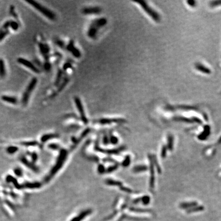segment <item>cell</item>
<instances>
[{
  "label": "cell",
  "mask_w": 221,
  "mask_h": 221,
  "mask_svg": "<svg viewBox=\"0 0 221 221\" xmlns=\"http://www.w3.org/2000/svg\"><path fill=\"white\" fill-rule=\"evenodd\" d=\"M17 150V148L16 147H13V146H11L8 148L7 152L9 153H10V154H12V153H14Z\"/></svg>",
  "instance_id": "obj_21"
},
{
  "label": "cell",
  "mask_w": 221,
  "mask_h": 221,
  "mask_svg": "<svg viewBox=\"0 0 221 221\" xmlns=\"http://www.w3.org/2000/svg\"><path fill=\"white\" fill-rule=\"evenodd\" d=\"M57 136L56 135H45V136H43L42 138H41V141L43 142H46L47 141V140H49L50 139L52 138H55V137H56Z\"/></svg>",
  "instance_id": "obj_16"
},
{
  "label": "cell",
  "mask_w": 221,
  "mask_h": 221,
  "mask_svg": "<svg viewBox=\"0 0 221 221\" xmlns=\"http://www.w3.org/2000/svg\"><path fill=\"white\" fill-rule=\"evenodd\" d=\"M67 157V152L65 150H62L61 152V154L58 157L57 162L56 163L54 167V168L51 171V173L49 175L46 181H49V180L51 179L57 171L59 170L61 168V167H62V165L64 164V162L66 159V158Z\"/></svg>",
  "instance_id": "obj_5"
},
{
  "label": "cell",
  "mask_w": 221,
  "mask_h": 221,
  "mask_svg": "<svg viewBox=\"0 0 221 221\" xmlns=\"http://www.w3.org/2000/svg\"><path fill=\"white\" fill-rule=\"evenodd\" d=\"M111 142L113 144H116V143L118 142V140L115 137H112L111 138Z\"/></svg>",
  "instance_id": "obj_25"
},
{
  "label": "cell",
  "mask_w": 221,
  "mask_h": 221,
  "mask_svg": "<svg viewBox=\"0 0 221 221\" xmlns=\"http://www.w3.org/2000/svg\"><path fill=\"white\" fill-rule=\"evenodd\" d=\"M101 11L99 7H87L82 10V13L84 15H93L99 14Z\"/></svg>",
  "instance_id": "obj_8"
},
{
  "label": "cell",
  "mask_w": 221,
  "mask_h": 221,
  "mask_svg": "<svg viewBox=\"0 0 221 221\" xmlns=\"http://www.w3.org/2000/svg\"><path fill=\"white\" fill-rule=\"evenodd\" d=\"M38 83V79L36 77L32 78L28 85L25 91L23 94L22 98V103L24 106H26L28 103V100L30 96L31 93L35 88L36 85Z\"/></svg>",
  "instance_id": "obj_4"
},
{
  "label": "cell",
  "mask_w": 221,
  "mask_h": 221,
  "mask_svg": "<svg viewBox=\"0 0 221 221\" xmlns=\"http://www.w3.org/2000/svg\"><path fill=\"white\" fill-rule=\"evenodd\" d=\"M130 159L129 158V157L125 159L123 164L124 166H128L129 164V163H130Z\"/></svg>",
  "instance_id": "obj_24"
},
{
  "label": "cell",
  "mask_w": 221,
  "mask_h": 221,
  "mask_svg": "<svg viewBox=\"0 0 221 221\" xmlns=\"http://www.w3.org/2000/svg\"><path fill=\"white\" fill-rule=\"evenodd\" d=\"M209 6L212 8L219 7L221 6V0L212 1L209 3Z\"/></svg>",
  "instance_id": "obj_15"
},
{
  "label": "cell",
  "mask_w": 221,
  "mask_h": 221,
  "mask_svg": "<svg viewBox=\"0 0 221 221\" xmlns=\"http://www.w3.org/2000/svg\"><path fill=\"white\" fill-rule=\"evenodd\" d=\"M74 101H75L76 107H77V109H78V110L79 111V113L80 117H81V118H82L83 121L84 122V124H87L88 122V121L87 118V117L85 116L83 106L82 103V101H81V100L80 99V98L78 97H75L74 98Z\"/></svg>",
  "instance_id": "obj_6"
},
{
  "label": "cell",
  "mask_w": 221,
  "mask_h": 221,
  "mask_svg": "<svg viewBox=\"0 0 221 221\" xmlns=\"http://www.w3.org/2000/svg\"><path fill=\"white\" fill-rule=\"evenodd\" d=\"M17 62L19 63L20 64H22L23 66H25L26 67L28 68L29 69H30L31 71H32L33 72H35V73H39V70L38 68L37 67H35V65H33V63L30 61H29L25 59V58L20 57L19 58H17Z\"/></svg>",
  "instance_id": "obj_7"
},
{
  "label": "cell",
  "mask_w": 221,
  "mask_h": 221,
  "mask_svg": "<svg viewBox=\"0 0 221 221\" xmlns=\"http://www.w3.org/2000/svg\"><path fill=\"white\" fill-rule=\"evenodd\" d=\"M107 23V20L105 18H99L94 20L90 24L87 34L89 38L95 39L96 37L99 29L105 26Z\"/></svg>",
  "instance_id": "obj_1"
},
{
  "label": "cell",
  "mask_w": 221,
  "mask_h": 221,
  "mask_svg": "<svg viewBox=\"0 0 221 221\" xmlns=\"http://www.w3.org/2000/svg\"><path fill=\"white\" fill-rule=\"evenodd\" d=\"M187 4H188V5H189L190 7H195L197 6V2L195 1H191V0H189V1H186Z\"/></svg>",
  "instance_id": "obj_20"
},
{
  "label": "cell",
  "mask_w": 221,
  "mask_h": 221,
  "mask_svg": "<svg viewBox=\"0 0 221 221\" xmlns=\"http://www.w3.org/2000/svg\"><path fill=\"white\" fill-rule=\"evenodd\" d=\"M195 69L202 73H204L205 74H210L211 73V70L206 67L204 64H203L202 63L197 62L195 64Z\"/></svg>",
  "instance_id": "obj_9"
},
{
  "label": "cell",
  "mask_w": 221,
  "mask_h": 221,
  "mask_svg": "<svg viewBox=\"0 0 221 221\" xmlns=\"http://www.w3.org/2000/svg\"><path fill=\"white\" fill-rule=\"evenodd\" d=\"M134 2L138 4V5L142 8V9L145 12L146 14L155 22L157 23H159L161 22V15L154 8L152 7L146 1H138Z\"/></svg>",
  "instance_id": "obj_2"
},
{
  "label": "cell",
  "mask_w": 221,
  "mask_h": 221,
  "mask_svg": "<svg viewBox=\"0 0 221 221\" xmlns=\"http://www.w3.org/2000/svg\"><path fill=\"white\" fill-rule=\"evenodd\" d=\"M68 50L69 51H70L71 53H72L73 55L76 56V57H79L80 55V52H79L78 50H77V49L75 48L74 46L73 45V44L70 43L68 45Z\"/></svg>",
  "instance_id": "obj_13"
},
{
  "label": "cell",
  "mask_w": 221,
  "mask_h": 221,
  "mask_svg": "<svg viewBox=\"0 0 221 221\" xmlns=\"http://www.w3.org/2000/svg\"><path fill=\"white\" fill-rule=\"evenodd\" d=\"M14 7H13V6H10V15H12V16L14 17L15 19L18 20V18H17V15L16 14V13H15V9H14Z\"/></svg>",
  "instance_id": "obj_19"
},
{
  "label": "cell",
  "mask_w": 221,
  "mask_h": 221,
  "mask_svg": "<svg viewBox=\"0 0 221 221\" xmlns=\"http://www.w3.org/2000/svg\"><path fill=\"white\" fill-rule=\"evenodd\" d=\"M149 202H150V199L148 197H144L143 199V202L144 204H147L148 203H149Z\"/></svg>",
  "instance_id": "obj_23"
},
{
  "label": "cell",
  "mask_w": 221,
  "mask_h": 221,
  "mask_svg": "<svg viewBox=\"0 0 221 221\" xmlns=\"http://www.w3.org/2000/svg\"><path fill=\"white\" fill-rule=\"evenodd\" d=\"M39 47L42 54L46 56L47 53L49 52V48L47 45L40 43L39 44Z\"/></svg>",
  "instance_id": "obj_14"
},
{
  "label": "cell",
  "mask_w": 221,
  "mask_h": 221,
  "mask_svg": "<svg viewBox=\"0 0 221 221\" xmlns=\"http://www.w3.org/2000/svg\"><path fill=\"white\" fill-rule=\"evenodd\" d=\"M10 27L13 30L16 31V30H17L18 29H19V24H18L16 22L11 21H10Z\"/></svg>",
  "instance_id": "obj_17"
},
{
  "label": "cell",
  "mask_w": 221,
  "mask_h": 221,
  "mask_svg": "<svg viewBox=\"0 0 221 221\" xmlns=\"http://www.w3.org/2000/svg\"><path fill=\"white\" fill-rule=\"evenodd\" d=\"M6 75V70L5 62L2 58H0V77L4 78Z\"/></svg>",
  "instance_id": "obj_12"
},
{
  "label": "cell",
  "mask_w": 221,
  "mask_h": 221,
  "mask_svg": "<svg viewBox=\"0 0 221 221\" xmlns=\"http://www.w3.org/2000/svg\"><path fill=\"white\" fill-rule=\"evenodd\" d=\"M26 2L33 7L40 13L51 21H54L56 19V15L54 12L49 9L47 7L42 5L34 0H26Z\"/></svg>",
  "instance_id": "obj_3"
},
{
  "label": "cell",
  "mask_w": 221,
  "mask_h": 221,
  "mask_svg": "<svg viewBox=\"0 0 221 221\" xmlns=\"http://www.w3.org/2000/svg\"><path fill=\"white\" fill-rule=\"evenodd\" d=\"M2 100L4 101H5L7 103H11L13 105H16L17 103L18 100L16 98L13 96H7V95H3L1 97Z\"/></svg>",
  "instance_id": "obj_11"
},
{
  "label": "cell",
  "mask_w": 221,
  "mask_h": 221,
  "mask_svg": "<svg viewBox=\"0 0 221 221\" xmlns=\"http://www.w3.org/2000/svg\"><path fill=\"white\" fill-rule=\"evenodd\" d=\"M92 213V210L91 209H88L85 210L82 213H80L78 216L72 219L71 221H82L85 218H86L87 216L90 215Z\"/></svg>",
  "instance_id": "obj_10"
},
{
  "label": "cell",
  "mask_w": 221,
  "mask_h": 221,
  "mask_svg": "<svg viewBox=\"0 0 221 221\" xmlns=\"http://www.w3.org/2000/svg\"><path fill=\"white\" fill-rule=\"evenodd\" d=\"M196 205V203H183L181 204V207L183 208H186L188 207H191L192 206H194Z\"/></svg>",
  "instance_id": "obj_18"
},
{
  "label": "cell",
  "mask_w": 221,
  "mask_h": 221,
  "mask_svg": "<svg viewBox=\"0 0 221 221\" xmlns=\"http://www.w3.org/2000/svg\"><path fill=\"white\" fill-rule=\"evenodd\" d=\"M203 209V207H202L201 206H199V207H197V208H194V209H191L189 210V211H188V212H189V213H191V212H193V211H200V210H202Z\"/></svg>",
  "instance_id": "obj_22"
}]
</instances>
